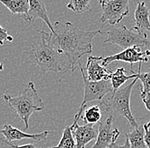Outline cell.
<instances>
[{"instance_id":"obj_25","label":"cell","mask_w":150,"mask_h":148,"mask_svg":"<svg viewBox=\"0 0 150 148\" xmlns=\"http://www.w3.org/2000/svg\"><path fill=\"white\" fill-rule=\"evenodd\" d=\"M142 102L144 103L147 110L150 111V93L146 94L143 97H142Z\"/></svg>"},{"instance_id":"obj_11","label":"cell","mask_w":150,"mask_h":148,"mask_svg":"<svg viewBox=\"0 0 150 148\" xmlns=\"http://www.w3.org/2000/svg\"><path fill=\"white\" fill-rule=\"evenodd\" d=\"M70 128L74 137L75 148H85L88 143L97 137L98 132L91 124L80 126L78 123H73Z\"/></svg>"},{"instance_id":"obj_3","label":"cell","mask_w":150,"mask_h":148,"mask_svg":"<svg viewBox=\"0 0 150 148\" xmlns=\"http://www.w3.org/2000/svg\"><path fill=\"white\" fill-rule=\"evenodd\" d=\"M138 80L137 78H134L131 83L120 87L117 90H112L105 95L100 101V108L108 116L116 118L122 116L126 118L129 123L135 129L138 128V123L132 115L131 109V94L133 86Z\"/></svg>"},{"instance_id":"obj_18","label":"cell","mask_w":150,"mask_h":148,"mask_svg":"<svg viewBox=\"0 0 150 148\" xmlns=\"http://www.w3.org/2000/svg\"><path fill=\"white\" fill-rule=\"evenodd\" d=\"M84 115H83V121L85 124H91L93 125L95 123H99L102 119L103 114L102 110L99 106L96 105L92 106L87 109H84Z\"/></svg>"},{"instance_id":"obj_9","label":"cell","mask_w":150,"mask_h":148,"mask_svg":"<svg viewBox=\"0 0 150 148\" xmlns=\"http://www.w3.org/2000/svg\"><path fill=\"white\" fill-rule=\"evenodd\" d=\"M113 120L114 118L108 116L106 120L99 123L96 140L91 148H112L120 135V130L112 129Z\"/></svg>"},{"instance_id":"obj_29","label":"cell","mask_w":150,"mask_h":148,"mask_svg":"<svg viewBox=\"0 0 150 148\" xmlns=\"http://www.w3.org/2000/svg\"><path fill=\"white\" fill-rule=\"evenodd\" d=\"M146 125H147V127H148V128H149V130H150V122L147 123H146Z\"/></svg>"},{"instance_id":"obj_2","label":"cell","mask_w":150,"mask_h":148,"mask_svg":"<svg viewBox=\"0 0 150 148\" xmlns=\"http://www.w3.org/2000/svg\"><path fill=\"white\" fill-rule=\"evenodd\" d=\"M40 41L32 44L24 51L28 59L38 66L43 73L49 72L60 73L71 69L66 56L60 54L56 49L52 33L38 30Z\"/></svg>"},{"instance_id":"obj_7","label":"cell","mask_w":150,"mask_h":148,"mask_svg":"<svg viewBox=\"0 0 150 148\" xmlns=\"http://www.w3.org/2000/svg\"><path fill=\"white\" fill-rule=\"evenodd\" d=\"M102 9L101 22H108L112 26L116 25L129 15V0H109L102 5Z\"/></svg>"},{"instance_id":"obj_15","label":"cell","mask_w":150,"mask_h":148,"mask_svg":"<svg viewBox=\"0 0 150 148\" xmlns=\"http://www.w3.org/2000/svg\"><path fill=\"white\" fill-rule=\"evenodd\" d=\"M0 3H2L12 14L19 15L26 20L29 9L28 0H0Z\"/></svg>"},{"instance_id":"obj_13","label":"cell","mask_w":150,"mask_h":148,"mask_svg":"<svg viewBox=\"0 0 150 148\" xmlns=\"http://www.w3.org/2000/svg\"><path fill=\"white\" fill-rule=\"evenodd\" d=\"M28 4H29V9H28V16L25 21L28 24H32L34 22L36 19H41L45 21L48 27L50 28L51 33L54 34L55 32H54L53 25L50 20L48 11L45 8L44 0H28Z\"/></svg>"},{"instance_id":"obj_8","label":"cell","mask_w":150,"mask_h":148,"mask_svg":"<svg viewBox=\"0 0 150 148\" xmlns=\"http://www.w3.org/2000/svg\"><path fill=\"white\" fill-rule=\"evenodd\" d=\"M150 50L147 49L146 51L142 52L140 47L134 46L124 49L118 54L103 57L102 63L104 66H108L113 61H124L128 62L132 66L134 63L148 62Z\"/></svg>"},{"instance_id":"obj_24","label":"cell","mask_w":150,"mask_h":148,"mask_svg":"<svg viewBox=\"0 0 150 148\" xmlns=\"http://www.w3.org/2000/svg\"><path fill=\"white\" fill-rule=\"evenodd\" d=\"M143 130H144V142L146 144V147L150 148V130L147 127L146 123L143 125Z\"/></svg>"},{"instance_id":"obj_22","label":"cell","mask_w":150,"mask_h":148,"mask_svg":"<svg viewBox=\"0 0 150 148\" xmlns=\"http://www.w3.org/2000/svg\"><path fill=\"white\" fill-rule=\"evenodd\" d=\"M13 39H14L13 37L8 34L7 30L0 26V45H4V41L12 42Z\"/></svg>"},{"instance_id":"obj_16","label":"cell","mask_w":150,"mask_h":148,"mask_svg":"<svg viewBox=\"0 0 150 148\" xmlns=\"http://www.w3.org/2000/svg\"><path fill=\"white\" fill-rule=\"evenodd\" d=\"M131 71L132 74L131 76H126L125 74V68L124 67H120L118 68L114 73H112L110 75V82L112 84V90H117L118 89H120L123 84H125V83L131 79V78H136L137 76L136 73L133 72L132 67L131 68Z\"/></svg>"},{"instance_id":"obj_10","label":"cell","mask_w":150,"mask_h":148,"mask_svg":"<svg viewBox=\"0 0 150 148\" xmlns=\"http://www.w3.org/2000/svg\"><path fill=\"white\" fill-rule=\"evenodd\" d=\"M103 56H90L88 57L86 63V78L88 80L92 82L110 80V75L112 72L107 66L103 65Z\"/></svg>"},{"instance_id":"obj_21","label":"cell","mask_w":150,"mask_h":148,"mask_svg":"<svg viewBox=\"0 0 150 148\" xmlns=\"http://www.w3.org/2000/svg\"><path fill=\"white\" fill-rule=\"evenodd\" d=\"M142 63H139L138 66V72L136 73V76L138 79H140L142 83V88L139 89L141 91V97H143L146 94L150 93V73H141Z\"/></svg>"},{"instance_id":"obj_27","label":"cell","mask_w":150,"mask_h":148,"mask_svg":"<svg viewBox=\"0 0 150 148\" xmlns=\"http://www.w3.org/2000/svg\"><path fill=\"white\" fill-rule=\"evenodd\" d=\"M109 0H99V2H100V4H101V5H103L104 4H106L107 2H108Z\"/></svg>"},{"instance_id":"obj_6","label":"cell","mask_w":150,"mask_h":148,"mask_svg":"<svg viewBox=\"0 0 150 148\" xmlns=\"http://www.w3.org/2000/svg\"><path fill=\"white\" fill-rule=\"evenodd\" d=\"M103 34L108 35L107 39L104 40V43L117 45L123 49L134 46H150V40L147 38V34L135 32L132 29H128L125 26H120V27L103 32Z\"/></svg>"},{"instance_id":"obj_14","label":"cell","mask_w":150,"mask_h":148,"mask_svg":"<svg viewBox=\"0 0 150 148\" xmlns=\"http://www.w3.org/2000/svg\"><path fill=\"white\" fill-rule=\"evenodd\" d=\"M150 12L144 2H137L135 10L133 30L137 33L146 34L145 32H150Z\"/></svg>"},{"instance_id":"obj_12","label":"cell","mask_w":150,"mask_h":148,"mask_svg":"<svg viewBox=\"0 0 150 148\" xmlns=\"http://www.w3.org/2000/svg\"><path fill=\"white\" fill-rule=\"evenodd\" d=\"M0 134H2L5 140L9 142H13L16 140H22L25 139H29L35 141H42L47 139L49 135V131H44L38 134H28L16 128H14L10 124H4V129L0 130Z\"/></svg>"},{"instance_id":"obj_5","label":"cell","mask_w":150,"mask_h":148,"mask_svg":"<svg viewBox=\"0 0 150 148\" xmlns=\"http://www.w3.org/2000/svg\"><path fill=\"white\" fill-rule=\"evenodd\" d=\"M80 73L82 75L83 81H84V98L81 103L79 110L74 116V119L73 123H78V121L82 117L83 112L86 107V104L88 102L94 101H102L103 98L107 95L108 93L112 91V87L110 80H102L97 82H92L88 80L85 74L84 73V69L81 64L79 62Z\"/></svg>"},{"instance_id":"obj_4","label":"cell","mask_w":150,"mask_h":148,"mask_svg":"<svg viewBox=\"0 0 150 148\" xmlns=\"http://www.w3.org/2000/svg\"><path fill=\"white\" fill-rule=\"evenodd\" d=\"M3 98L10 109L21 118L25 124V130L29 128V118L35 111L45 109V103L39 97L33 82H29L26 89L17 95L4 94Z\"/></svg>"},{"instance_id":"obj_19","label":"cell","mask_w":150,"mask_h":148,"mask_svg":"<svg viewBox=\"0 0 150 148\" xmlns=\"http://www.w3.org/2000/svg\"><path fill=\"white\" fill-rule=\"evenodd\" d=\"M48 148H75L74 137L73 135L70 126H67L64 129L61 140L57 146Z\"/></svg>"},{"instance_id":"obj_28","label":"cell","mask_w":150,"mask_h":148,"mask_svg":"<svg viewBox=\"0 0 150 148\" xmlns=\"http://www.w3.org/2000/svg\"><path fill=\"white\" fill-rule=\"evenodd\" d=\"M4 70V64L0 62V72H2Z\"/></svg>"},{"instance_id":"obj_26","label":"cell","mask_w":150,"mask_h":148,"mask_svg":"<svg viewBox=\"0 0 150 148\" xmlns=\"http://www.w3.org/2000/svg\"><path fill=\"white\" fill-rule=\"evenodd\" d=\"M112 148H131V147H130V144H129L128 140L125 139V143H124L123 145L120 146V145H116V144H114V145L112 147Z\"/></svg>"},{"instance_id":"obj_20","label":"cell","mask_w":150,"mask_h":148,"mask_svg":"<svg viewBox=\"0 0 150 148\" xmlns=\"http://www.w3.org/2000/svg\"><path fill=\"white\" fill-rule=\"evenodd\" d=\"M90 2L91 0H70L67 7L75 13L81 14L90 10Z\"/></svg>"},{"instance_id":"obj_17","label":"cell","mask_w":150,"mask_h":148,"mask_svg":"<svg viewBox=\"0 0 150 148\" xmlns=\"http://www.w3.org/2000/svg\"><path fill=\"white\" fill-rule=\"evenodd\" d=\"M125 137L128 140L131 148H148L144 142L143 128H137L130 133H125Z\"/></svg>"},{"instance_id":"obj_1","label":"cell","mask_w":150,"mask_h":148,"mask_svg":"<svg viewBox=\"0 0 150 148\" xmlns=\"http://www.w3.org/2000/svg\"><path fill=\"white\" fill-rule=\"evenodd\" d=\"M55 33L52 34L58 52L66 56L71 71L74 72L77 63L85 55L92 52V40L97 34H103L101 30L82 31L72 22L56 21L54 26Z\"/></svg>"},{"instance_id":"obj_23","label":"cell","mask_w":150,"mask_h":148,"mask_svg":"<svg viewBox=\"0 0 150 148\" xmlns=\"http://www.w3.org/2000/svg\"><path fill=\"white\" fill-rule=\"evenodd\" d=\"M0 142H4V143L7 144L8 146H9V147L11 148H36V147L33 144H26V145H22V146H16V145H14L11 142H9L6 140L2 139V138H0Z\"/></svg>"}]
</instances>
